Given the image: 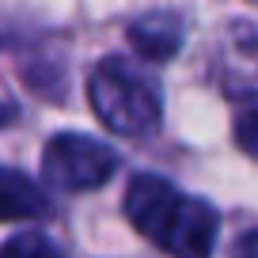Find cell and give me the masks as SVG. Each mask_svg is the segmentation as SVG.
<instances>
[{"label": "cell", "mask_w": 258, "mask_h": 258, "mask_svg": "<svg viewBox=\"0 0 258 258\" xmlns=\"http://www.w3.org/2000/svg\"><path fill=\"white\" fill-rule=\"evenodd\" d=\"M125 217L145 239L175 258H209L217 243V213L198 198H186L160 175H137L125 190Z\"/></svg>", "instance_id": "6da1fadb"}, {"label": "cell", "mask_w": 258, "mask_h": 258, "mask_svg": "<svg viewBox=\"0 0 258 258\" xmlns=\"http://www.w3.org/2000/svg\"><path fill=\"white\" fill-rule=\"evenodd\" d=\"M91 110L118 137H145L160 125V91L125 57H106L88 80Z\"/></svg>", "instance_id": "7a4b0ae2"}, {"label": "cell", "mask_w": 258, "mask_h": 258, "mask_svg": "<svg viewBox=\"0 0 258 258\" xmlns=\"http://www.w3.org/2000/svg\"><path fill=\"white\" fill-rule=\"evenodd\" d=\"M118 171V152L88 133H57L42 148V178L57 190H95Z\"/></svg>", "instance_id": "3957f363"}, {"label": "cell", "mask_w": 258, "mask_h": 258, "mask_svg": "<svg viewBox=\"0 0 258 258\" xmlns=\"http://www.w3.org/2000/svg\"><path fill=\"white\" fill-rule=\"evenodd\" d=\"M129 46L145 61H171L182 49V19L171 12H148L129 23Z\"/></svg>", "instance_id": "277c9868"}, {"label": "cell", "mask_w": 258, "mask_h": 258, "mask_svg": "<svg viewBox=\"0 0 258 258\" xmlns=\"http://www.w3.org/2000/svg\"><path fill=\"white\" fill-rule=\"evenodd\" d=\"M49 217V198L23 171L0 167V220H38Z\"/></svg>", "instance_id": "5b68a950"}, {"label": "cell", "mask_w": 258, "mask_h": 258, "mask_svg": "<svg viewBox=\"0 0 258 258\" xmlns=\"http://www.w3.org/2000/svg\"><path fill=\"white\" fill-rule=\"evenodd\" d=\"M0 258H64L46 235L38 232H23V235H12V239L0 243Z\"/></svg>", "instance_id": "8992f818"}, {"label": "cell", "mask_w": 258, "mask_h": 258, "mask_svg": "<svg viewBox=\"0 0 258 258\" xmlns=\"http://www.w3.org/2000/svg\"><path fill=\"white\" fill-rule=\"evenodd\" d=\"M250 129H254V106H243L239 110V145L247 148V152H254V137H250Z\"/></svg>", "instance_id": "52a82bcc"}, {"label": "cell", "mask_w": 258, "mask_h": 258, "mask_svg": "<svg viewBox=\"0 0 258 258\" xmlns=\"http://www.w3.org/2000/svg\"><path fill=\"white\" fill-rule=\"evenodd\" d=\"M254 250H258V235L254 232H243L239 235V247H235V258H254Z\"/></svg>", "instance_id": "ba28073f"}, {"label": "cell", "mask_w": 258, "mask_h": 258, "mask_svg": "<svg viewBox=\"0 0 258 258\" xmlns=\"http://www.w3.org/2000/svg\"><path fill=\"white\" fill-rule=\"evenodd\" d=\"M12 118H16V106H12V103H4V99H0V125H8Z\"/></svg>", "instance_id": "9c48e42d"}]
</instances>
